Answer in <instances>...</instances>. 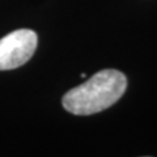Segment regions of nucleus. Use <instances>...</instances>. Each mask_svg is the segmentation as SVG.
Returning <instances> with one entry per match:
<instances>
[{"label": "nucleus", "instance_id": "obj_2", "mask_svg": "<svg viewBox=\"0 0 157 157\" xmlns=\"http://www.w3.org/2000/svg\"><path fill=\"white\" fill-rule=\"evenodd\" d=\"M38 37L30 29H18L0 39V71L14 70L33 56Z\"/></svg>", "mask_w": 157, "mask_h": 157}, {"label": "nucleus", "instance_id": "obj_1", "mask_svg": "<svg viewBox=\"0 0 157 157\" xmlns=\"http://www.w3.org/2000/svg\"><path fill=\"white\" fill-rule=\"evenodd\" d=\"M127 78L117 70H102L63 97V106L75 115H90L107 109L123 96Z\"/></svg>", "mask_w": 157, "mask_h": 157}]
</instances>
